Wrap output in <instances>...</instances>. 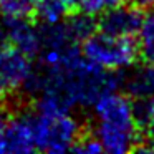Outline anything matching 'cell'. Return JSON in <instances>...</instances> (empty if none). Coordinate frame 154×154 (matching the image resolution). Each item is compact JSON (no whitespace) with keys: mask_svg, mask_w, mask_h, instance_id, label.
<instances>
[{"mask_svg":"<svg viewBox=\"0 0 154 154\" xmlns=\"http://www.w3.org/2000/svg\"><path fill=\"white\" fill-rule=\"evenodd\" d=\"M71 151L75 152H83V154H96V152H101V146L98 143V139L94 136H90V137H80L75 147Z\"/></svg>","mask_w":154,"mask_h":154,"instance_id":"cell-16","label":"cell"},{"mask_svg":"<svg viewBox=\"0 0 154 154\" xmlns=\"http://www.w3.org/2000/svg\"><path fill=\"white\" fill-rule=\"evenodd\" d=\"M143 14L136 5H124L119 4L106 12L100 14L98 27L104 33L114 35V37H126L133 38L137 35L139 27L143 23Z\"/></svg>","mask_w":154,"mask_h":154,"instance_id":"cell-7","label":"cell"},{"mask_svg":"<svg viewBox=\"0 0 154 154\" xmlns=\"http://www.w3.org/2000/svg\"><path fill=\"white\" fill-rule=\"evenodd\" d=\"M7 42L27 57H38L42 48V28L27 18H5Z\"/></svg>","mask_w":154,"mask_h":154,"instance_id":"cell-8","label":"cell"},{"mask_svg":"<svg viewBox=\"0 0 154 154\" xmlns=\"http://www.w3.org/2000/svg\"><path fill=\"white\" fill-rule=\"evenodd\" d=\"M7 42V30H5V23H0V45H4Z\"/></svg>","mask_w":154,"mask_h":154,"instance_id":"cell-19","label":"cell"},{"mask_svg":"<svg viewBox=\"0 0 154 154\" xmlns=\"http://www.w3.org/2000/svg\"><path fill=\"white\" fill-rule=\"evenodd\" d=\"M119 83L114 71L93 66L80 55L55 70L33 68L23 90L37 96V111L70 113L78 106H93L101 94L114 91Z\"/></svg>","mask_w":154,"mask_h":154,"instance_id":"cell-1","label":"cell"},{"mask_svg":"<svg viewBox=\"0 0 154 154\" xmlns=\"http://www.w3.org/2000/svg\"><path fill=\"white\" fill-rule=\"evenodd\" d=\"M63 2L68 5V7H76V5H80L81 0H63Z\"/></svg>","mask_w":154,"mask_h":154,"instance_id":"cell-20","label":"cell"},{"mask_svg":"<svg viewBox=\"0 0 154 154\" xmlns=\"http://www.w3.org/2000/svg\"><path fill=\"white\" fill-rule=\"evenodd\" d=\"M133 4L139 8H152L154 0H133Z\"/></svg>","mask_w":154,"mask_h":154,"instance_id":"cell-18","label":"cell"},{"mask_svg":"<svg viewBox=\"0 0 154 154\" xmlns=\"http://www.w3.org/2000/svg\"><path fill=\"white\" fill-rule=\"evenodd\" d=\"M68 8L70 7L63 0H40L35 8V15L42 25H51L63 22Z\"/></svg>","mask_w":154,"mask_h":154,"instance_id":"cell-10","label":"cell"},{"mask_svg":"<svg viewBox=\"0 0 154 154\" xmlns=\"http://www.w3.org/2000/svg\"><path fill=\"white\" fill-rule=\"evenodd\" d=\"M32 71L30 57L12 45H0V101L23 90Z\"/></svg>","mask_w":154,"mask_h":154,"instance_id":"cell-5","label":"cell"},{"mask_svg":"<svg viewBox=\"0 0 154 154\" xmlns=\"http://www.w3.org/2000/svg\"><path fill=\"white\" fill-rule=\"evenodd\" d=\"M37 151L32 114L10 118L0 136V154H25Z\"/></svg>","mask_w":154,"mask_h":154,"instance_id":"cell-6","label":"cell"},{"mask_svg":"<svg viewBox=\"0 0 154 154\" xmlns=\"http://www.w3.org/2000/svg\"><path fill=\"white\" fill-rule=\"evenodd\" d=\"M8 119H10V114H8L7 108L0 103V136H2V133H4V129H5V126H7Z\"/></svg>","mask_w":154,"mask_h":154,"instance_id":"cell-17","label":"cell"},{"mask_svg":"<svg viewBox=\"0 0 154 154\" xmlns=\"http://www.w3.org/2000/svg\"><path fill=\"white\" fill-rule=\"evenodd\" d=\"M134 108H136V118L139 126H144L154 133V94H151L146 100H139V103L134 104Z\"/></svg>","mask_w":154,"mask_h":154,"instance_id":"cell-14","label":"cell"},{"mask_svg":"<svg viewBox=\"0 0 154 154\" xmlns=\"http://www.w3.org/2000/svg\"><path fill=\"white\" fill-rule=\"evenodd\" d=\"M94 133L101 149L109 154L129 152L139 143L136 108L128 94L114 91L101 94L93 103Z\"/></svg>","mask_w":154,"mask_h":154,"instance_id":"cell-2","label":"cell"},{"mask_svg":"<svg viewBox=\"0 0 154 154\" xmlns=\"http://www.w3.org/2000/svg\"><path fill=\"white\" fill-rule=\"evenodd\" d=\"M40 0H0V14L4 18H28L35 14Z\"/></svg>","mask_w":154,"mask_h":154,"instance_id":"cell-13","label":"cell"},{"mask_svg":"<svg viewBox=\"0 0 154 154\" xmlns=\"http://www.w3.org/2000/svg\"><path fill=\"white\" fill-rule=\"evenodd\" d=\"M119 4H124V0H81L78 7L81 12H86L94 17V15L103 14L108 8H113Z\"/></svg>","mask_w":154,"mask_h":154,"instance_id":"cell-15","label":"cell"},{"mask_svg":"<svg viewBox=\"0 0 154 154\" xmlns=\"http://www.w3.org/2000/svg\"><path fill=\"white\" fill-rule=\"evenodd\" d=\"M63 22H65V27H66L68 33L73 37V40L76 43L86 40L94 32V27H96V22L93 20V15L86 14V12H80L76 15H71L70 18H66Z\"/></svg>","mask_w":154,"mask_h":154,"instance_id":"cell-11","label":"cell"},{"mask_svg":"<svg viewBox=\"0 0 154 154\" xmlns=\"http://www.w3.org/2000/svg\"><path fill=\"white\" fill-rule=\"evenodd\" d=\"M81 57L93 66L106 71H121L133 66L137 57V47L133 38L114 37L104 32H93L81 42Z\"/></svg>","mask_w":154,"mask_h":154,"instance_id":"cell-3","label":"cell"},{"mask_svg":"<svg viewBox=\"0 0 154 154\" xmlns=\"http://www.w3.org/2000/svg\"><path fill=\"white\" fill-rule=\"evenodd\" d=\"M121 81L129 98H134L137 101L146 100L154 94V65L146 63L144 66L134 68Z\"/></svg>","mask_w":154,"mask_h":154,"instance_id":"cell-9","label":"cell"},{"mask_svg":"<svg viewBox=\"0 0 154 154\" xmlns=\"http://www.w3.org/2000/svg\"><path fill=\"white\" fill-rule=\"evenodd\" d=\"M37 151L66 152L75 147L81 137V124L70 113H42L32 114Z\"/></svg>","mask_w":154,"mask_h":154,"instance_id":"cell-4","label":"cell"},{"mask_svg":"<svg viewBox=\"0 0 154 154\" xmlns=\"http://www.w3.org/2000/svg\"><path fill=\"white\" fill-rule=\"evenodd\" d=\"M137 37H139L137 51H141L146 63L154 65V12L143 18Z\"/></svg>","mask_w":154,"mask_h":154,"instance_id":"cell-12","label":"cell"}]
</instances>
